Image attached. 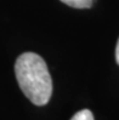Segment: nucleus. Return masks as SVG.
I'll return each mask as SVG.
<instances>
[{
  "instance_id": "nucleus-1",
  "label": "nucleus",
  "mask_w": 119,
  "mask_h": 120,
  "mask_svg": "<svg viewBox=\"0 0 119 120\" xmlns=\"http://www.w3.org/2000/svg\"><path fill=\"white\" fill-rule=\"evenodd\" d=\"M21 91L35 105H45L52 95V79L46 62L38 53L24 52L15 63Z\"/></svg>"
},
{
  "instance_id": "nucleus-2",
  "label": "nucleus",
  "mask_w": 119,
  "mask_h": 120,
  "mask_svg": "<svg viewBox=\"0 0 119 120\" xmlns=\"http://www.w3.org/2000/svg\"><path fill=\"white\" fill-rule=\"evenodd\" d=\"M61 1L74 9H89L94 5L95 0H61Z\"/></svg>"
},
{
  "instance_id": "nucleus-3",
  "label": "nucleus",
  "mask_w": 119,
  "mask_h": 120,
  "mask_svg": "<svg viewBox=\"0 0 119 120\" xmlns=\"http://www.w3.org/2000/svg\"><path fill=\"white\" fill-rule=\"evenodd\" d=\"M71 120H94V114L89 109H83L77 112Z\"/></svg>"
},
{
  "instance_id": "nucleus-4",
  "label": "nucleus",
  "mask_w": 119,
  "mask_h": 120,
  "mask_svg": "<svg viewBox=\"0 0 119 120\" xmlns=\"http://www.w3.org/2000/svg\"><path fill=\"white\" fill-rule=\"evenodd\" d=\"M115 61L119 64V39H118V43H117V46H115Z\"/></svg>"
}]
</instances>
